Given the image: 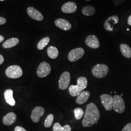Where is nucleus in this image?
<instances>
[{
  "mask_svg": "<svg viewBox=\"0 0 131 131\" xmlns=\"http://www.w3.org/2000/svg\"><path fill=\"white\" fill-rule=\"evenodd\" d=\"M100 117L99 109L95 104L91 103L87 105L82 124L84 127H89L98 123Z\"/></svg>",
  "mask_w": 131,
  "mask_h": 131,
  "instance_id": "nucleus-1",
  "label": "nucleus"
},
{
  "mask_svg": "<svg viewBox=\"0 0 131 131\" xmlns=\"http://www.w3.org/2000/svg\"><path fill=\"white\" fill-rule=\"evenodd\" d=\"M88 85V80L84 77H80L77 79V84L71 85L69 91L72 97L77 96L81 92L86 89Z\"/></svg>",
  "mask_w": 131,
  "mask_h": 131,
  "instance_id": "nucleus-2",
  "label": "nucleus"
},
{
  "mask_svg": "<svg viewBox=\"0 0 131 131\" xmlns=\"http://www.w3.org/2000/svg\"><path fill=\"white\" fill-rule=\"evenodd\" d=\"M109 71L108 67L106 65L100 64L95 66L92 69V73L97 78H102L107 75Z\"/></svg>",
  "mask_w": 131,
  "mask_h": 131,
  "instance_id": "nucleus-3",
  "label": "nucleus"
},
{
  "mask_svg": "<svg viewBox=\"0 0 131 131\" xmlns=\"http://www.w3.org/2000/svg\"><path fill=\"white\" fill-rule=\"evenodd\" d=\"M23 70L19 66H11L8 67L5 70L6 76L11 79L19 78L23 75Z\"/></svg>",
  "mask_w": 131,
  "mask_h": 131,
  "instance_id": "nucleus-4",
  "label": "nucleus"
},
{
  "mask_svg": "<svg viewBox=\"0 0 131 131\" xmlns=\"http://www.w3.org/2000/svg\"><path fill=\"white\" fill-rule=\"evenodd\" d=\"M113 109L116 112L122 114L124 112L125 109V103L122 96L115 95L113 97Z\"/></svg>",
  "mask_w": 131,
  "mask_h": 131,
  "instance_id": "nucleus-5",
  "label": "nucleus"
},
{
  "mask_svg": "<svg viewBox=\"0 0 131 131\" xmlns=\"http://www.w3.org/2000/svg\"><path fill=\"white\" fill-rule=\"evenodd\" d=\"M51 71V67L46 62L41 63L38 67L37 74L39 78H44L50 74Z\"/></svg>",
  "mask_w": 131,
  "mask_h": 131,
  "instance_id": "nucleus-6",
  "label": "nucleus"
},
{
  "mask_svg": "<svg viewBox=\"0 0 131 131\" xmlns=\"http://www.w3.org/2000/svg\"><path fill=\"white\" fill-rule=\"evenodd\" d=\"M84 50L82 48H77L71 50L68 54V59L71 62H74L81 59L84 55Z\"/></svg>",
  "mask_w": 131,
  "mask_h": 131,
  "instance_id": "nucleus-7",
  "label": "nucleus"
},
{
  "mask_svg": "<svg viewBox=\"0 0 131 131\" xmlns=\"http://www.w3.org/2000/svg\"><path fill=\"white\" fill-rule=\"evenodd\" d=\"M70 73L68 71H65L62 73L58 82L59 88L61 90H66L70 83Z\"/></svg>",
  "mask_w": 131,
  "mask_h": 131,
  "instance_id": "nucleus-8",
  "label": "nucleus"
},
{
  "mask_svg": "<svg viewBox=\"0 0 131 131\" xmlns=\"http://www.w3.org/2000/svg\"><path fill=\"white\" fill-rule=\"evenodd\" d=\"M100 98L101 100V103L103 107L107 111H111L113 109V97L107 94H103L101 95Z\"/></svg>",
  "mask_w": 131,
  "mask_h": 131,
  "instance_id": "nucleus-9",
  "label": "nucleus"
},
{
  "mask_svg": "<svg viewBox=\"0 0 131 131\" xmlns=\"http://www.w3.org/2000/svg\"><path fill=\"white\" fill-rule=\"evenodd\" d=\"M119 21L118 17L117 15H113L105 20L104 23V28L108 32H112L113 30L114 25L117 24Z\"/></svg>",
  "mask_w": 131,
  "mask_h": 131,
  "instance_id": "nucleus-10",
  "label": "nucleus"
},
{
  "mask_svg": "<svg viewBox=\"0 0 131 131\" xmlns=\"http://www.w3.org/2000/svg\"><path fill=\"white\" fill-rule=\"evenodd\" d=\"M45 113V109L42 106H37L35 108L31 113V117L34 122L37 123L39 121L40 117Z\"/></svg>",
  "mask_w": 131,
  "mask_h": 131,
  "instance_id": "nucleus-11",
  "label": "nucleus"
},
{
  "mask_svg": "<svg viewBox=\"0 0 131 131\" xmlns=\"http://www.w3.org/2000/svg\"><path fill=\"white\" fill-rule=\"evenodd\" d=\"M27 12L29 16L34 20L42 21L44 19L42 14L33 7H29L27 9Z\"/></svg>",
  "mask_w": 131,
  "mask_h": 131,
  "instance_id": "nucleus-12",
  "label": "nucleus"
},
{
  "mask_svg": "<svg viewBox=\"0 0 131 131\" xmlns=\"http://www.w3.org/2000/svg\"><path fill=\"white\" fill-rule=\"evenodd\" d=\"M85 42L88 46L94 49L100 47V42L98 38L95 35H89L86 38Z\"/></svg>",
  "mask_w": 131,
  "mask_h": 131,
  "instance_id": "nucleus-13",
  "label": "nucleus"
},
{
  "mask_svg": "<svg viewBox=\"0 0 131 131\" xmlns=\"http://www.w3.org/2000/svg\"><path fill=\"white\" fill-rule=\"evenodd\" d=\"M77 9V5L74 2H70L66 3L62 5L61 7L62 11L66 14H70L74 13Z\"/></svg>",
  "mask_w": 131,
  "mask_h": 131,
  "instance_id": "nucleus-14",
  "label": "nucleus"
},
{
  "mask_svg": "<svg viewBox=\"0 0 131 131\" xmlns=\"http://www.w3.org/2000/svg\"><path fill=\"white\" fill-rule=\"evenodd\" d=\"M54 23L57 27L65 31H69L72 27L70 23L65 19H57L56 20Z\"/></svg>",
  "mask_w": 131,
  "mask_h": 131,
  "instance_id": "nucleus-15",
  "label": "nucleus"
},
{
  "mask_svg": "<svg viewBox=\"0 0 131 131\" xmlns=\"http://www.w3.org/2000/svg\"><path fill=\"white\" fill-rule=\"evenodd\" d=\"M17 119V116L13 112H10L7 114L3 117V122L6 126H10L14 123Z\"/></svg>",
  "mask_w": 131,
  "mask_h": 131,
  "instance_id": "nucleus-16",
  "label": "nucleus"
},
{
  "mask_svg": "<svg viewBox=\"0 0 131 131\" xmlns=\"http://www.w3.org/2000/svg\"><path fill=\"white\" fill-rule=\"evenodd\" d=\"M90 95V92L88 91H82L77 96L76 99V103L79 105L86 103L89 99Z\"/></svg>",
  "mask_w": 131,
  "mask_h": 131,
  "instance_id": "nucleus-17",
  "label": "nucleus"
},
{
  "mask_svg": "<svg viewBox=\"0 0 131 131\" xmlns=\"http://www.w3.org/2000/svg\"><path fill=\"white\" fill-rule=\"evenodd\" d=\"M13 94L12 90L10 89L5 90L4 92V97L6 102L12 106H13L16 104L15 101L13 97Z\"/></svg>",
  "mask_w": 131,
  "mask_h": 131,
  "instance_id": "nucleus-18",
  "label": "nucleus"
},
{
  "mask_svg": "<svg viewBox=\"0 0 131 131\" xmlns=\"http://www.w3.org/2000/svg\"><path fill=\"white\" fill-rule=\"evenodd\" d=\"M19 43V39L18 38H11L6 40L3 44V47L5 49H8L15 47Z\"/></svg>",
  "mask_w": 131,
  "mask_h": 131,
  "instance_id": "nucleus-19",
  "label": "nucleus"
},
{
  "mask_svg": "<svg viewBox=\"0 0 131 131\" xmlns=\"http://www.w3.org/2000/svg\"><path fill=\"white\" fill-rule=\"evenodd\" d=\"M120 50L123 56L127 58H131V48L126 44H122L120 45Z\"/></svg>",
  "mask_w": 131,
  "mask_h": 131,
  "instance_id": "nucleus-20",
  "label": "nucleus"
},
{
  "mask_svg": "<svg viewBox=\"0 0 131 131\" xmlns=\"http://www.w3.org/2000/svg\"><path fill=\"white\" fill-rule=\"evenodd\" d=\"M47 54L48 56L52 59H56L58 56V50L54 46H50L47 49Z\"/></svg>",
  "mask_w": 131,
  "mask_h": 131,
  "instance_id": "nucleus-21",
  "label": "nucleus"
},
{
  "mask_svg": "<svg viewBox=\"0 0 131 131\" xmlns=\"http://www.w3.org/2000/svg\"><path fill=\"white\" fill-rule=\"evenodd\" d=\"M82 12L83 15L86 16H91L94 15L96 12L95 8L91 5H87L84 6L82 9Z\"/></svg>",
  "mask_w": 131,
  "mask_h": 131,
  "instance_id": "nucleus-22",
  "label": "nucleus"
},
{
  "mask_svg": "<svg viewBox=\"0 0 131 131\" xmlns=\"http://www.w3.org/2000/svg\"><path fill=\"white\" fill-rule=\"evenodd\" d=\"M53 131H71V128L69 125L62 127L58 122H56L53 126Z\"/></svg>",
  "mask_w": 131,
  "mask_h": 131,
  "instance_id": "nucleus-23",
  "label": "nucleus"
},
{
  "mask_svg": "<svg viewBox=\"0 0 131 131\" xmlns=\"http://www.w3.org/2000/svg\"><path fill=\"white\" fill-rule=\"evenodd\" d=\"M50 41V38L49 37H45L41 39L37 45V48L39 50H42L47 46Z\"/></svg>",
  "mask_w": 131,
  "mask_h": 131,
  "instance_id": "nucleus-24",
  "label": "nucleus"
},
{
  "mask_svg": "<svg viewBox=\"0 0 131 131\" xmlns=\"http://www.w3.org/2000/svg\"><path fill=\"white\" fill-rule=\"evenodd\" d=\"M54 119V116L53 114H49L48 115L44 122V126L46 128H49L52 126Z\"/></svg>",
  "mask_w": 131,
  "mask_h": 131,
  "instance_id": "nucleus-25",
  "label": "nucleus"
},
{
  "mask_svg": "<svg viewBox=\"0 0 131 131\" xmlns=\"http://www.w3.org/2000/svg\"><path fill=\"white\" fill-rule=\"evenodd\" d=\"M75 118L77 120H79L81 119L84 115V111L81 108H76L74 110Z\"/></svg>",
  "mask_w": 131,
  "mask_h": 131,
  "instance_id": "nucleus-26",
  "label": "nucleus"
},
{
  "mask_svg": "<svg viewBox=\"0 0 131 131\" xmlns=\"http://www.w3.org/2000/svg\"><path fill=\"white\" fill-rule=\"evenodd\" d=\"M126 0H112L114 5H116V6H117L118 5L121 4L122 3H123Z\"/></svg>",
  "mask_w": 131,
  "mask_h": 131,
  "instance_id": "nucleus-27",
  "label": "nucleus"
},
{
  "mask_svg": "<svg viewBox=\"0 0 131 131\" xmlns=\"http://www.w3.org/2000/svg\"><path fill=\"white\" fill-rule=\"evenodd\" d=\"M122 131H131V123L126 124L124 127Z\"/></svg>",
  "mask_w": 131,
  "mask_h": 131,
  "instance_id": "nucleus-28",
  "label": "nucleus"
},
{
  "mask_svg": "<svg viewBox=\"0 0 131 131\" xmlns=\"http://www.w3.org/2000/svg\"><path fill=\"white\" fill-rule=\"evenodd\" d=\"M14 131H27L23 127L21 126H17L15 128Z\"/></svg>",
  "mask_w": 131,
  "mask_h": 131,
  "instance_id": "nucleus-29",
  "label": "nucleus"
},
{
  "mask_svg": "<svg viewBox=\"0 0 131 131\" xmlns=\"http://www.w3.org/2000/svg\"><path fill=\"white\" fill-rule=\"evenodd\" d=\"M6 23V19L5 18L0 17V25L5 24Z\"/></svg>",
  "mask_w": 131,
  "mask_h": 131,
  "instance_id": "nucleus-30",
  "label": "nucleus"
},
{
  "mask_svg": "<svg viewBox=\"0 0 131 131\" xmlns=\"http://www.w3.org/2000/svg\"><path fill=\"white\" fill-rule=\"evenodd\" d=\"M4 62V58L3 56L1 54H0V65H2Z\"/></svg>",
  "mask_w": 131,
  "mask_h": 131,
  "instance_id": "nucleus-31",
  "label": "nucleus"
},
{
  "mask_svg": "<svg viewBox=\"0 0 131 131\" xmlns=\"http://www.w3.org/2000/svg\"><path fill=\"white\" fill-rule=\"evenodd\" d=\"M128 25L131 26V15L129 17L128 19Z\"/></svg>",
  "mask_w": 131,
  "mask_h": 131,
  "instance_id": "nucleus-32",
  "label": "nucleus"
},
{
  "mask_svg": "<svg viewBox=\"0 0 131 131\" xmlns=\"http://www.w3.org/2000/svg\"><path fill=\"white\" fill-rule=\"evenodd\" d=\"M4 40V37L3 36L0 35V43L3 42Z\"/></svg>",
  "mask_w": 131,
  "mask_h": 131,
  "instance_id": "nucleus-33",
  "label": "nucleus"
},
{
  "mask_svg": "<svg viewBox=\"0 0 131 131\" xmlns=\"http://www.w3.org/2000/svg\"><path fill=\"white\" fill-rule=\"evenodd\" d=\"M85 1H87V2H90V1H92V0H85Z\"/></svg>",
  "mask_w": 131,
  "mask_h": 131,
  "instance_id": "nucleus-34",
  "label": "nucleus"
},
{
  "mask_svg": "<svg viewBox=\"0 0 131 131\" xmlns=\"http://www.w3.org/2000/svg\"><path fill=\"white\" fill-rule=\"evenodd\" d=\"M5 1V0H0V1Z\"/></svg>",
  "mask_w": 131,
  "mask_h": 131,
  "instance_id": "nucleus-35",
  "label": "nucleus"
}]
</instances>
